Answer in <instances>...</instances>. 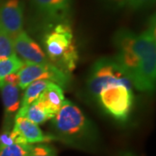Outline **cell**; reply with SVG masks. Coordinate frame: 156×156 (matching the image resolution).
Returning a JSON list of instances; mask_svg holds the SVG:
<instances>
[{"instance_id":"8992f818","label":"cell","mask_w":156,"mask_h":156,"mask_svg":"<svg viewBox=\"0 0 156 156\" xmlns=\"http://www.w3.org/2000/svg\"><path fill=\"white\" fill-rule=\"evenodd\" d=\"M18 86L21 90L33 82L46 80L59 85L62 88L70 83V75L63 72L50 62L39 64H23L17 72Z\"/></svg>"},{"instance_id":"5bb4252c","label":"cell","mask_w":156,"mask_h":156,"mask_svg":"<svg viewBox=\"0 0 156 156\" xmlns=\"http://www.w3.org/2000/svg\"><path fill=\"white\" fill-rule=\"evenodd\" d=\"M24 63L15 54L9 58L0 60V82L11 74L17 73Z\"/></svg>"},{"instance_id":"5b68a950","label":"cell","mask_w":156,"mask_h":156,"mask_svg":"<svg viewBox=\"0 0 156 156\" xmlns=\"http://www.w3.org/2000/svg\"><path fill=\"white\" fill-rule=\"evenodd\" d=\"M72 0H31L36 26L46 31L60 23H69Z\"/></svg>"},{"instance_id":"6da1fadb","label":"cell","mask_w":156,"mask_h":156,"mask_svg":"<svg viewBox=\"0 0 156 156\" xmlns=\"http://www.w3.org/2000/svg\"><path fill=\"white\" fill-rule=\"evenodd\" d=\"M154 15L147 28L137 34L122 28L113 37L116 54L114 56L127 73L135 89L150 93L155 89L156 28Z\"/></svg>"},{"instance_id":"7c38bea8","label":"cell","mask_w":156,"mask_h":156,"mask_svg":"<svg viewBox=\"0 0 156 156\" xmlns=\"http://www.w3.org/2000/svg\"><path fill=\"white\" fill-rule=\"evenodd\" d=\"M17 117L26 118L29 121L37 125L43 124L48 120H51L53 118L51 114L45 108V107L38 99L34 101L28 106L21 107L15 118Z\"/></svg>"},{"instance_id":"4fadbf2b","label":"cell","mask_w":156,"mask_h":156,"mask_svg":"<svg viewBox=\"0 0 156 156\" xmlns=\"http://www.w3.org/2000/svg\"><path fill=\"white\" fill-rule=\"evenodd\" d=\"M52 83V82L46 80H39L33 82L24 89V93L23 95L21 107H25L30 105L34 101H36L43 92L49 87V85ZM20 107V108H21Z\"/></svg>"},{"instance_id":"2e32d148","label":"cell","mask_w":156,"mask_h":156,"mask_svg":"<svg viewBox=\"0 0 156 156\" xmlns=\"http://www.w3.org/2000/svg\"><path fill=\"white\" fill-rule=\"evenodd\" d=\"M30 144L15 143L10 146L0 147V156H25L31 148Z\"/></svg>"},{"instance_id":"7a4b0ae2","label":"cell","mask_w":156,"mask_h":156,"mask_svg":"<svg viewBox=\"0 0 156 156\" xmlns=\"http://www.w3.org/2000/svg\"><path fill=\"white\" fill-rule=\"evenodd\" d=\"M87 86L89 94L117 121L128 120L134 104L133 84L113 57H101L90 69Z\"/></svg>"},{"instance_id":"ac0fdd59","label":"cell","mask_w":156,"mask_h":156,"mask_svg":"<svg viewBox=\"0 0 156 156\" xmlns=\"http://www.w3.org/2000/svg\"><path fill=\"white\" fill-rule=\"evenodd\" d=\"M154 2L155 0H127L125 6L133 11H139L154 5Z\"/></svg>"},{"instance_id":"e0dca14e","label":"cell","mask_w":156,"mask_h":156,"mask_svg":"<svg viewBox=\"0 0 156 156\" xmlns=\"http://www.w3.org/2000/svg\"><path fill=\"white\" fill-rule=\"evenodd\" d=\"M25 156H57V154L53 146L48 143H38L32 144Z\"/></svg>"},{"instance_id":"8fae6325","label":"cell","mask_w":156,"mask_h":156,"mask_svg":"<svg viewBox=\"0 0 156 156\" xmlns=\"http://www.w3.org/2000/svg\"><path fill=\"white\" fill-rule=\"evenodd\" d=\"M37 99L53 117L56 115L65 100L62 88L54 83H50Z\"/></svg>"},{"instance_id":"9a60e30c","label":"cell","mask_w":156,"mask_h":156,"mask_svg":"<svg viewBox=\"0 0 156 156\" xmlns=\"http://www.w3.org/2000/svg\"><path fill=\"white\" fill-rule=\"evenodd\" d=\"M15 55L13 38L0 25V60Z\"/></svg>"},{"instance_id":"3957f363","label":"cell","mask_w":156,"mask_h":156,"mask_svg":"<svg viewBox=\"0 0 156 156\" xmlns=\"http://www.w3.org/2000/svg\"><path fill=\"white\" fill-rule=\"evenodd\" d=\"M51 120L52 135L56 140L83 149L97 142L98 133L94 123L70 101L65 99Z\"/></svg>"},{"instance_id":"52a82bcc","label":"cell","mask_w":156,"mask_h":156,"mask_svg":"<svg viewBox=\"0 0 156 156\" xmlns=\"http://www.w3.org/2000/svg\"><path fill=\"white\" fill-rule=\"evenodd\" d=\"M21 89L17 73L11 74L0 82V93L4 105V129H12L17 113L21 107Z\"/></svg>"},{"instance_id":"d6986e66","label":"cell","mask_w":156,"mask_h":156,"mask_svg":"<svg viewBox=\"0 0 156 156\" xmlns=\"http://www.w3.org/2000/svg\"><path fill=\"white\" fill-rule=\"evenodd\" d=\"M126 1L127 0H105V2L108 5H109L111 7L116 8V9L124 7L126 5Z\"/></svg>"},{"instance_id":"ffe728a7","label":"cell","mask_w":156,"mask_h":156,"mask_svg":"<svg viewBox=\"0 0 156 156\" xmlns=\"http://www.w3.org/2000/svg\"><path fill=\"white\" fill-rule=\"evenodd\" d=\"M120 156H135L133 154V153H131V152H124L122 153V154H120Z\"/></svg>"},{"instance_id":"30bf717a","label":"cell","mask_w":156,"mask_h":156,"mask_svg":"<svg viewBox=\"0 0 156 156\" xmlns=\"http://www.w3.org/2000/svg\"><path fill=\"white\" fill-rule=\"evenodd\" d=\"M12 129L18 134L20 139L25 144L48 143L56 138L52 134H46L36 123L23 117L15 118Z\"/></svg>"},{"instance_id":"ba28073f","label":"cell","mask_w":156,"mask_h":156,"mask_svg":"<svg viewBox=\"0 0 156 156\" xmlns=\"http://www.w3.org/2000/svg\"><path fill=\"white\" fill-rule=\"evenodd\" d=\"M14 50L24 64H39L50 62L44 50L30 37L26 31L22 30L13 38Z\"/></svg>"},{"instance_id":"277c9868","label":"cell","mask_w":156,"mask_h":156,"mask_svg":"<svg viewBox=\"0 0 156 156\" xmlns=\"http://www.w3.org/2000/svg\"><path fill=\"white\" fill-rule=\"evenodd\" d=\"M44 48L50 63L70 75L77 65V47L69 23H60L44 31Z\"/></svg>"},{"instance_id":"9c48e42d","label":"cell","mask_w":156,"mask_h":156,"mask_svg":"<svg viewBox=\"0 0 156 156\" xmlns=\"http://www.w3.org/2000/svg\"><path fill=\"white\" fill-rule=\"evenodd\" d=\"M23 13L21 0H5L0 5V25L12 38L23 30Z\"/></svg>"}]
</instances>
